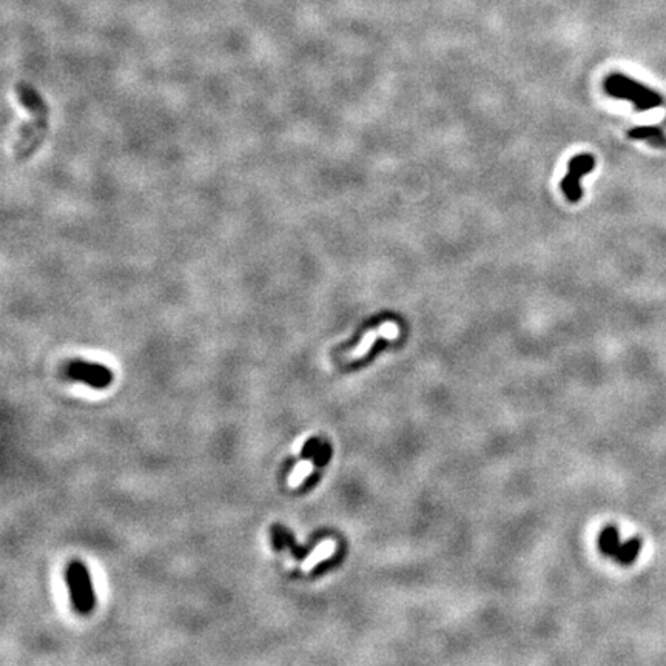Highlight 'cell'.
<instances>
[{"label": "cell", "instance_id": "6da1fadb", "mask_svg": "<svg viewBox=\"0 0 666 666\" xmlns=\"http://www.w3.org/2000/svg\"><path fill=\"white\" fill-rule=\"evenodd\" d=\"M17 101L21 102L23 110H27L29 119L22 123L18 130L17 139L14 142L16 160H25L37 151L48 133L49 111L45 101L33 86L28 84H17L16 86Z\"/></svg>", "mask_w": 666, "mask_h": 666}, {"label": "cell", "instance_id": "7a4b0ae2", "mask_svg": "<svg viewBox=\"0 0 666 666\" xmlns=\"http://www.w3.org/2000/svg\"><path fill=\"white\" fill-rule=\"evenodd\" d=\"M604 90L615 99L629 101L637 111H648L658 108L663 103V97L657 91L648 88L646 85L637 82L621 73H613L604 79Z\"/></svg>", "mask_w": 666, "mask_h": 666}, {"label": "cell", "instance_id": "3957f363", "mask_svg": "<svg viewBox=\"0 0 666 666\" xmlns=\"http://www.w3.org/2000/svg\"><path fill=\"white\" fill-rule=\"evenodd\" d=\"M595 166V159L591 154H578V156H574L569 162V169H567L566 176L561 181V190H563L565 196L567 197V201L571 202H578L580 197L583 195L582 185L580 181L582 177L588 175L591 170H594Z\"/></svg>", "mask_w": 666, "mask_h": 666}, {"label": "cell", "instance_id": "277c9868", "mask_svg": "<svg viewBox=\"0 0 666 666\" xmlns=\"http://www.w3.org/2000/svg\"><path fill=\"white\" fill-rule=\"evenodd\" d=\"M628 136L635 140H645L657 148H666V134L658 127H635L629 130Z\"/></svg>", "mask_w": 666, "mask_h": 666}, {"label": "cell", "instance_id": "5b68a950", "mask_svg": "<svg viewBox=\"0 0 666 666\" xmlns=\"http://www.w3.org/2000/svg\"><path fill=\"white\" fill-rule=\"evenodd\" d=\"M335 549H336V543L333 540L323 541L319 546L314 547V551L310 555H308L304 563H302V571L307 572V571L313 569V566L318 565L319 561L329 558L330 555L335 552Z\"/></svg>", "mask_w": 666, "mask_h": 666}, {"label": "cell", "instance_id": "8992f818", "mask_svg": "<svg viewBox=\"0 0 666 666\" xmlns=\"http://www.w3.org/2000/svg\"><path fill=\"white\" fill-rule=\"evenodd\" d=\"M312 471H313L312 461H301L299 465L293 469L292 475H290L288 484L292 486V487L299 486L302 483V481H304V478L308 477V475L312 473Z\"/></svg>", "mask_w": 666, "mask_h": 666}, {"label": "cell", "instance_id": "52a82bcc", "mask_svg": "<svg viewBox=\"0 0 666 666\" xmlns=\"http://www.w3.org/2000/svg\"><path fill=\"white\" fill-rule=\"evenodd\" d=\"M378 335H380V330L378 332H369V333H366V336L362 338V341L360 343V345H358V347L350 354V360H358V358H361L364 354H366V352L370 347H372L373 343H375V339H376V336H378Z\"/></svg>", "mask_w": 666, "mask_h": 666}]
</instances>
